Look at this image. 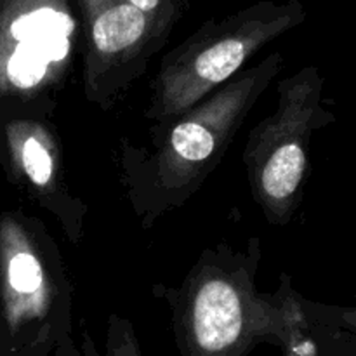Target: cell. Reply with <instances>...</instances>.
<instances>
[{
	"mask_svg": "<svg viewBox=\"0 0 356 356\" xmlns=\"http://www.w3.org/2000/svg\"><path fill=\"white\" fill-rule=\"evenodd\" d=\"M306 19L299 0L252 3L202 24L162 63L148 117L169 124L232 80L256 52Z\"/></svg>",
	"mask_w": 356,
	"mask_h": 356,
	"instance_id": "cell-1",
	"label": "cell"
},
{
	"mask_svg": "<svg viewBox=\"0 0 356 356\" xmlns=\"http://www.w3.org/2000/svg\"><path fill=\"white\" fill-rule=\"evenodd\" d=\"M282 61L280 52H275L177 118L149 162L153 193L170 204L193 193L209 170L218 165L219 153L225 152L259 94L280 72Z\"/></svg>",
	"mask_w": 356,
	"mask_h": 356,
	"instance_id": "cell-2",
	"label": "cell"
},
{
	"mask_svg": "<svg viewBox=\"0 0 356 356\" xmlns=\"http://www.w3.org/2000/svg\"><path fill=\"white\" fill-rule=\"evenodd\" d=\"M80 30L75 0H0V104L35 99L59 82Z\"/></svg>",
	"mask_w": 356,
	"mask_h": 356,
	"instance_id": "cell-3",
	"label": "cell"
},
{
	"mask_svg": "<svg viewBox=\"0 0 356 356\" xmlns=\"http://www.w3.org/2000/svg\"><path fill=\"white\" fill-rule=\"evenodd\" d=\"M320 90L322 79L315 68L285 80L277 113L250 132L245 163L254 193L271 222L287 218L305 181Z\"/></svg>",
	"mask_w": 356,
	"mask_h": 356,
	"instance_id": "cell-4",
	"label": "cell"
},
{
	"mask_svg": "<svg viewBox=\"0 0 356 356\" xmlns=\"http://www.w3.org/2000/svg\"><path fill=\"white\" fill-rule=\"evenodd\" d=\"M264 336L277 334L245 312V298L232 278L218 273L198 282L181 329L183 356H245Z\"/></svg>",
	"mask_w": 356,
	"mask_h": 356,
	"instance_id": "cell-5",
	"label": "cell"
},
{
	"mask_svg": "<svg viewBox=\"0 0 356 356\" xmlns=\"http://www.w3.org/2000/svg\"><path fill=\"white\" fill-rule=\"evenodd\" d=\"M0 271L6 318L10 330L17 332L23 323L44 313L47 285L40 259L14 221L0 222Z\"/></svg>",
	"mask_w": 356,
	"mask_h": 356,
	"instance_id": "cell-6",
	"label": "cell"
},
{
	"mask_svg": "<svg viewBox=\"0 0 356 356\" xmlns=\"http://www.w3.org/2000/svg\"><path fill=\"white\" fill-rule=\"evenodd\" d=\"M7 136L10 152L26 179L38 190H47L56 177V160L47 132L28 122H14Z\"/></svg>",
	"mask_w": 356,
	"mask_h": 356,
	"instance_id": "cell-7",
	"label": "cell"
},
{
	"mask_svg": "<svg viewBox=\"0 0 356 356\" xmlns=\"http://www.w3.org/2000/svg\"><path fill=\"white\" fill-rule=\"evenodd\" d=\"M82 356H141V353H139L138 341H136L131 327L127 323L113 320L110 332H108L106 353H97L94 344H90V341H86Z\"/></svg>",
	"mask_w": 356,
	"mask_h": 356,
	"instance_id": "cell-8",
	"label": "cell"
},
{
	"mask_svg": "<svg viewBox=\"0 0 356 356\" xmlns=\"http://www.w3.org/2000/svg\"><path fill=\"white\" fill-rule=\"evenodd\" d=\"M149 17L156 30L165 35L174 23L179 19L183 10V0H125Z\"/></svg>",
	"mask_w": 356,
	"mask_h": 356,
	"instance_id": "cell-9",
	"label": "cell"
},
{
	"mask_svg": "<svg viewBox=\"0 0 356 356\" xmlns=\"http://www.w3.org/2000/svg\"><path fill=\"white\" fill-rule=\"evenodd\" d=\"M52 356H82V353L76 351L72 344H61Z\"/></svg>",
	"mask_w": 356,
	"mask_h": 356,
	"instance_id": "cell-10",
	"label": "cell"
}]
</instances>
